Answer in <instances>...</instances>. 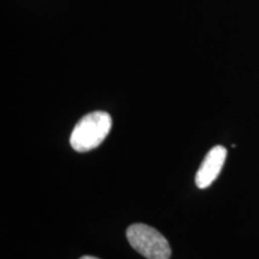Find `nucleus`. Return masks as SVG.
<instances>
[{
	"label": "nucleus",
	"mask_w": 259,
	"mask_h": 259,
	"mask_svg": "<svg viewBox=\"0 0 259 259\" xmlns=\"http://www.w3.org/2000/svg\"><path fill=\"white\" fill-rule=\"evenodd\" d=\"M112 128V118L107 112L96 111L84 115L74 126L70 144L78 153H87L99 147Z\"/></svg>",
	"instance_id": "1"
},
{
	"label": "nucleus",
	"mask_w": 259,
	"mask_h": 259,
	"mask_svg": "<svg viewBox=\"0 0 259 259\" xmlns=\"http://www.w3.org/2000/svg\"><path fill=\"white\" fill-rule=\"evenodd\" d=\"M130 245L147 259H169L171 250L169 242L153 227L135 223L126 231Z\"/></svg>",
	"instance_id": "2"
},
{
	"label": "nucleus",
	"mask_w": 259,
	"mask_h": 259,
	"mask_svg": "<svg viewBox=\"0 0 259 259\" xmlns=\"http://www.w3.org/2000/svg\"><path fill=\"white\" fill-rule=\"evenodd\" d=\"M226 158L227 149L222 145H215L206 154L196 174V185L198 189H206L218 179Z\"/></svg>",
	"instance_id": "3"
},
{
	"label": "nucleus",
	"mask_w": 259,
	"mask_h": 259,
	"mask_svg": "<svg viewBox=\"0 0 259 259\" xmlns=\"http://www.w3.org/2000/svg\"><path fill=\"white\" fill-rule=\"evenodd\" d=\"M79 259H99V258H96V257H92V255H84V257L79 258Z\"/></svg>",
	"instance_id": "4"
}]
</instances>
